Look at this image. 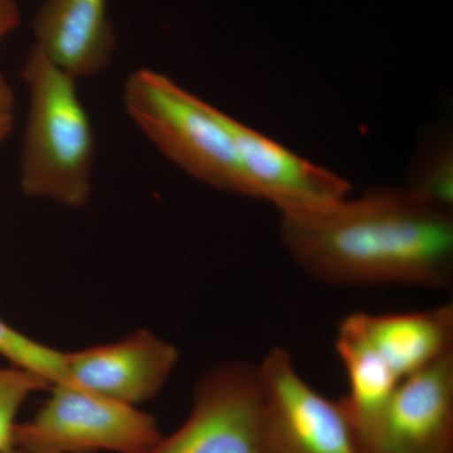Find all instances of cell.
<instances>
[{
  "label": "cell",
  "instance_id": "6da1fadb",
  "mask_svg": "<svg viewBox=\"0 0 453 453\" xmlns=\"http://www.w3.org/2000/svg\"><path fill=\"white\" fill-rule=\"evenodd\" d=\"M280 234L292 261L325 285L446 290L453 283V211L407 188L281 214Z\"/></svg>",
  "mask_w": 453,
  "mask_h": 453
},
{
  "label": "cell",
  "instance_id": "7a4b0ae2",
  "mask_svg": "<svg viewBox=\"0 0 453 453\" xmlns=\"http://www.w3.org/2000/svg\"><path fill=\"white\" fill-rule=\"evenodd\" d=\"M22 79L29 101L20 150V190L29 198L82 208L92 192L96 139L77 80L35 46L27 53Z\"/></svg>",
  "mask_w": 453,
  "mask_h": 453
},
{
  "label": "cell",
  "instance_id": "3957f363",
  "mask_svg": "<svg viewBox=\"0 0 453 453\" xmlns=\"http://www.w3.org/2000/svg\"><path fill=\"white\" fill-rule=\"evenodd\" d=\"M122 101L134 124L179 168L208 186L253 198L220 110L149 68L125 80Z\"/></svg>",
  "mask_w": 453,
  "mask_h": 453
},
{
  "label": "cell",
  "instance_id": "277c9868",
  "mask_svg": "<svg viewBox=\"0 0 453 453\" xmlns=\"http://www.w3.org/2000/svg\"><path fill=\"white\" fill-rule=\"evenodd\" d=\"M29 421L18 423L20 453H145L163 437L153 414L71 381L53 384Z\"/></svg>",
  "mask_w": 453,
  "mask_h": 453
},
{
  "label": "cell",
  "instance_id": "5b68a950",
  "mask_svg": "<svg viewBox=\"0 0 453 453\" xmlns=\"http://www.w3.org/2000/svg\"><path fill=\"white\" fill-rule=\"evenodd\" d=\"M258 371L264 453H365L342 402L312 388L290 351L270 349Z\"/></svg>",
  "mask_w": 453,
  "mask_h": 453
},
{
  "label": "cell",
  "instance_id": "8992f818",
  "mask_svg": "<svg viewBox=\"0 0 453 453\" xmlns=\"http://www.w3.org/2000/svg\"><path fill=\"white\" fill-rule=\"evenodd\" d=\"M145 453H264L258 365L226 360L208 368L186 421Z\"/></svg>",
  "mask_w": 453,
  "mask_h": 453
},
{
  "label": "cell",
  "instance_id": "52a82bcc",
  "mask_svg": "<svg viewBox=\"0 0 453 453\" xmlns=\"http://www.w3.org/2000/svg\"><path fill=\"white\" fill-rule=\"evenodd\" d=\"M365 451L453 453V351L399 381Z\"/></svg>",
  "mask_w": 453,
  "mask_h": 453
},
{
  "label": "cell",
  "instance_id": "ba28073f",
  "mask_svg": "<svg viewBox=\"0 0 453 453\" xmlns=\"http://www.w3.org/2000/svg\"><path fill=\"white\" fill-rule=\"evenodd\" d=\"M178 362L177 347L146 329L107 344L65 351L71 383L133 407L159 395Z\"/></svg>",
  "mask_w": 453,
  "mask_h": 453
},
{
  "label": "cell",
  "instance_id": "9c48e42d",
  "mask_svg": "<svg viewBox=\"0 0 453 453\" xmlns=\"http://www.w3.org/2000/svg\"><path fill=\"white\" fill-rule=\"evenodd\" d=\"M234 140L253 198L266 199L281 214L310 213L348 198L350 184L329 170L303 159L220 111Z\"/></svg>",
  "mask_w": 453,
  "mask_h": 453
},
{
  "label": "cell",
  "instance_id": "30bf717a",
  "mask_svg": "<svg viewBox=\"0 0 453 453\" xmlns=\"http://www.w3.org/2000/svg\"><path fill=\"white\" fill-rule=\"evenodd\" d=\"M357 314L369 342L399 380L453 351L452 303L423 311Z\"/></svg>",
  "mask_w": 453,
  "mask_h": 453
},
{
  "label": "cell",
  "instance_id": "8fae6325",
  "mask_svg": "<svg viewBox=\"0 0 453 453\" xmlns=\"http://www.w3.org/2000/svg\"><path fill=\"white\" fill-rule=\"evenodd\" d=\"M335 348L349 381L348 395L342 402L365 449L366 437L401 380L369 342L357 312L340 323Z\"/></svg>",
  "mask_w": 453,
  "mask_h": 453
},
{
  "label": "cell",
  "instance_id": "7c38bea8",
  "mask_svg": "<svg viewBox=\"0 0 453 453\" xmlns=\"http://www.w3.org/2000/svg\"><path fill=\"white\" fill-rule=\"evenodd\" d=\"M408 190L429 204L453 211L452 139L442 136L423 149Z\"/></svg>",
  "mask_w": 453,
  "mask_h": 453
},
{
  "label": "cell",
  "instance_id": "4fadbf2b",
  "mask_svg": "<svg viewBox=\"0 0 453 453\" xmlns=\"http://www.w3.org/2000/svg\"><path fill=\"white\" fill-rule=\"evenodd\" d=\"M42 9L57 31L70 40H103L115 29L107 0H43Z\"/></svg>",
  "mask_w": 453,
  "mask_h": 453
},
{
  "label": "cell",
  "instance_id": "5bb4252c",
  "mask_svg": "<svg viewBox=\"0 0 453 453\" xmlns=\"http://www.w3.org/2000/svg\"><path fill=\"white\" fill-rule=\"evenodd\" d=\"M0 357L8 360L11 365L37 372L52 386L70 381L65 369V351L29 338L3 319H0Z\"/></svg>",
  "mask_w": 453,
  "mask_h": 453
},
{
  "label": "cell",
  "instance_id": "9a60e30c",
  "mask_svg": "<svg viewBox=\"0 0 453 453\" xmlns=\"http://www.w3.org/2000/svg\"><path fill=\"white\" fill-rule=\"evenodd\" d=\"M52 387L46 378L18 368L0 366V453H20L16 445L17 416L27 399Z\"/></svg>",
  "mask_w": 453,
  "mask_h": 453
},
{
  "label": "cell",
  "instance_id": "2e32d148",
  "mask_svg": "<svg viewBox=\"0 0 453 453\" xmlns=\"http://www.w3.org/2000/svg\"><path fill=\"white\" fill-rule=\"evenodd\" d=\"M20 22L19 9L14 0H0V42L14 31ZM16 95L0 73V115H14Z\"/></svg>",
  "mask_w": 453,
  "mask_h": 453
},
{
  "label": "cell",
  "instance_id": "e0dca14e",
  "mask_svg": "<svg viewBox=\"0 0 453 453\" xmlns=\"http://www.w3.org/2000/svg\"><path fill=\"white\" fill-rule=\"evenodd\" d=\"M14 127V115H0V145L7 140Z\"/></svg>",
  "mask_w": 453,
  "mask_h": 453
}]
</instances>
